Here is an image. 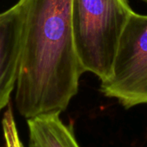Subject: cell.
Masks as SVG:
<instances>
[{"mask_svg": "<svg viewBox=\"0 0 147 147\" xmlns=\"http://www.w3.org/2000/svg\"><path fill=\"white\" fill-rule=\"evenodd\" d=\"M133 11L127 0H72L76 52L85 72L100 82L113 72L119 40Z\"/></svg>", "mask_w": 147, "mask_h": 147, "instance_id": "cell-2", "label": "cell"}, {"mask_svg": "<svg viewBox=\"0 0 147 147\" xmlns=\"http://www.w3.org/2000/svg\"><path fill=\"white\" fill-rule=\"evenodd\" d=\"M25 9L18 2L0 13V112L17 87L24 44Z\"/></svg>", "mask_w": 147, "mask_h": 147, "instance_id": "cell-4", "label": "cell"}, {"mask_svg": "<svg viewBox=\"0 0 147 147\" xmlns=\"http://www.w3.org/2000/svg\"><path fill=\"white\" fill-rule=\"evenodd\" d=\"M2 131L5 147H24L17 127L15 117L11 106L8 107L2 119Z\"/></svg>", "mask_w": 147, "mask_h": 147, "instance_id": "cell-6", "label": "cell"}, {"mask_svg": "<svg viewBox=\"0 0 147 147\" xmlns=\"http://www.w3.org/2000/svg\"><path fill=\"white\" fill-rule=\"evenodd\" d=\"M142 1H144V3H146V4H147V0H142Z\"/></svg>", "mask_w": 147, "mask_h": 147, "instance_id": "cell-7", "label": "cell"}, {"mask_svg": "<svg viewBox=\"0 0 147 147\" xmlns=\"http://www.w3.org/2000/svg\"><path fill=\"white\" fill-rule=\"evenodd\" d=\"M25 9L15 101L26 119L60 114L78 93L85 72L74 40L72 0H19Z\"/></svg>", "mask_w": 147, "mask_h": 147, "instance_id": "cell-1", "label": "cell"}, {"mask_svg": "<svg viewBox=\"0 0 147 147\" xmlns=\"http://www.w3.org/2000/svg\"><path fill=\"white\" fill-rule=\"evenodd\" d=\"M30 147H81L70 125L60 114H48L27 119Z\"/></svg>", "mask_w": 147, "mask_h": 147, "instance_id": "cell-5", "label": "cell"}, {"mask_svg": "<svg viewBox=\"0 0 147 147\" xmlns=\"http://www.w3.org/2000/svg\"><path fill=\"white\" fill-rule=\"evenodd\" d=\"M100 91L125 108L147 104V15L134 11L121 35L111 76Z\"/></svg>", "mask_w": 147, "mask_h": 147, "instance_id": "cell-3", "label": "cell"}]
</instances>
